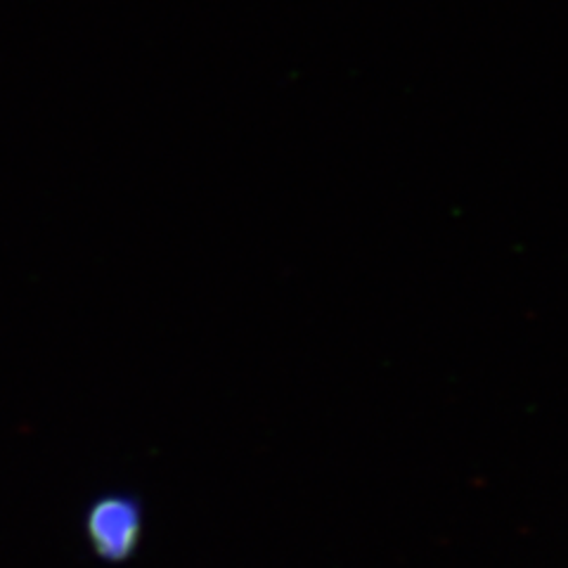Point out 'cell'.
Segmentation results:
<instances>
[{
	"label": "cell",
	"instance_id": "obj_1",
	"mask_svg": "<svg viewBox=\"0 0 568 568\" xmlns=\"http://www.w3.org/2000/svg\"><path fill=\"white\" fill-rule=\"evenodd\" d=\"M85 538L102 561H129L142 538L140 503L126 493L98 497L85 514Z\"/></svg>",
	"mask_w": 568,
	"mask_h": 568
}]
</instances>
